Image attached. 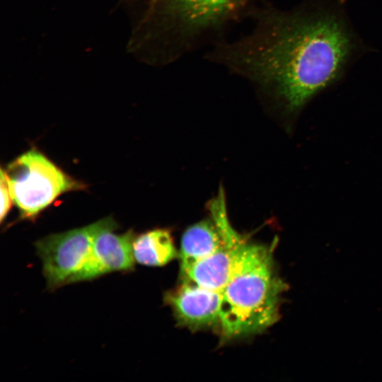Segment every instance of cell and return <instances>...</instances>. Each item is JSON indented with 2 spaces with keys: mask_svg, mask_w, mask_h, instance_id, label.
<instances>
[{
  "mask_svg": "<svg viewBox=\"0 0 382 382\" xmlns=\"http://www.w3.org/2000/svg\"><path fill=\"white\" fill-rule=\"evenodd\" d=\"M363 49L340 4L314 0L267 13L251 35L221 49V59L294 113L339 81Z\"/></svg>",
  "mask_w": 382,
  "mask_h": 382,
  "instance_id": "1",
  "label": "cell"
},
{
  "mask_svg": "<svg viewBox=\"0 0 382 382\" xmlns=\"http://www.w3.org/2000/svg\"><path fill=\"white\" fill-rule=\"evenodd\" d=\"M284 284L276 274L272 250L245 241L221 291L219 329L223 340L253 335L277 320Z\"/></svg>",
  "mask_w": 382,
  "mask_h": 382,
  "instance_id": "2",
  "label": "cell"
},
{
  "mask_svg": "<svg viewBox=\"0 0 382 382\" xmlns=\"http://www.w3.org/2000/svg\"><path fill=\"white\" fill-rule=\"evenodd\" d=\"M4 170L21 219L33 220L62 194L84 187L36 149L21 154Z\"/></svg>",
  "mask_w": 382,
  "mask_h": 382,
  "instance_id": "3",
  "label": "cell"
},
{
  "mask_svg": "<svg viewBox=\"0 0 382 382\" xmlns=\"http://www.w3.org/2000/svg\"><path fill=\"white\" fill-rule=\"evenodd\" d=\"M105 220L51 234L35 243L48 290L83 282L92 260L95 235Z\"/></svg>",
  "mask_w": 382,
  "mask_h": 382,
  "instance_id": "4",
  "label": "cell"
},
{
  "mask_svg": "<svg viewBox=\"0 0 382 382\" xmlns=\"http://www.w3.org/2000/svg\"><path fill=\"white\" fill-rule=\"evenodd\" d=\"M247 0H160L150 12L175 22L181 32L193 35L215 27L235 14Z\"/></svg>",
  "mask_w": 382,
  "mask_h": 382,
  "instance_id": "5",
  "label": "cell"
},
{
  "mask_svg": "<svg viewBox=\"0 0 382 382\" xmlns=\"http://www.w3.org/2000/svg\"><path fill=\"white\" fill-rule=\"evenodd\" d=\"M117 223L106 217L103 225L95 235L92 260L83 282L94 280L112 272L129 273L135 269L132 244L136 236L133 230L117 234Z\"/></svg>",
  "mask_w": 382,
  "mask_h": 382,
  "instance_id": "6",
  "label": "cell"
},
{
  "mask_svg": "<svg viewBox=\"0 0 382 382\" xmlns=\"http://www.w3.org/2000/svg\"><path fill=\"white\" fill-rule=\"evenodd\" d=\"M223 243L214 253L200 260L182 272L183 280L219 291L226 284L237 253L246 241L231 226L228 219L217 224Z\"/></svg>",
  "mask_w": 382,
  "mask_h": 382,
  "instance_id": "7",
  "label": "cell"
},
{
  "mask_svg": "<svg viewBox=\"0 0 382 382\" xmlns=\"http://www.w3.org/2000/svg\"><path fill=\"white\" fill-rule=\"evenodd\" d=\"M221 301L219 291L187 280L165 296L179 323L191 330L218 326Z\"/></svg>",
  "mask_w": 382,
  "mask_h": 382,
  "instance_id": "8",
  "label": "cell"
},
{
  "mask_svg": "<svg viewBox=\"0 0 382 382\" xmlns=\"http://www.w3.org/2000/svg\"><path fill=\"white\" fill-rule=\"evenodd\" d=\"M221 233L213 219L203 220L189 227L181 238L180 271L214 253L222 245Z\"/></svg>",
  "mask_w": 382,
  "mask_h": 382,
  "instance_id": "9",
  "label": "cell"
},
{
  "mask_svg": "<svg viewBox=\"0 0 382 382\" xmlns=\"http://www.w3.org/2000/svg\"><path fill=\"white\" fill-rule=\"evenodd\" d=\"M135 262L149 267H161L179 257L168 230L156 228L135 236L132 244Z\"/></svg>",
  "mask_w": 382,
  "mask_h": 382,
  "instance_id": "10",
  "label": "cell"
},
{
  "mask_svg": "<svg viewBox=\"0 0 382 382\" xmlns=\"http://www.w3.org/2000/svg\"><path fill=\"white\" fill-rule=\"evenodd\" d=\"M0 191H1V210H0V220L2 223L5 218L7 216L10 209L11 207L12 202H13L11 194L10 192L8 183L6 179V174L3 168L1 169V178H0Z\"/></svg>",
  "mask_w": 382,
  "mask_h": 382,
  "instance_id": "11",
  "label": "cell"
},
{
  "mask_svg": "<svg viewBox=\"0 0 382 382\" xmlns=\"http://www.w3.org/2000/svg\"><path fill=\"white\" fill-rule=\"evenodd\" d=\"M160 0H152V3H154V2H156V1H158Z\"/></svg>",
  "mask_w": 382,
  "mask_h": 382,
  "instance_id": "12",
  "label": "cell"
}]
</instances>
